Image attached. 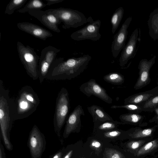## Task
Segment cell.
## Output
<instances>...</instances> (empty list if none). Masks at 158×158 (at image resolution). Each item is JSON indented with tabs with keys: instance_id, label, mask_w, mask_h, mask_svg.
<instances>
[{
	"instance_id": "1",
	"label": "cell",
	"mask_w": 158,
	"mask_h": 158,
	"mask_svg": "<svg viewBox=\"0 0 158 158\" xmlns=\"http://www.w3.org/2000/svg\"><path fill=\"white\" fill-rule=\"evenodd\" d=\"M91 59L88 54L72 57L66 60L63 57L56 58L52 64L46 79L64 80L74 78L85 69Z\"/></svg>"
},
{
	"instance_id": "2",
	"label": "cell",
	"mask_w": 158,
	"mask_h": 158,
	"mask_svg": "<svg viewBox=\"0 0 158 158\" xmlns=\"http://www.w3.org/2000/svg\"><path fill=\"white\" fill-rule=\"evenodd\" d=\"M15 100L10 97L9 90L5 87L3 81L0 80V137L9 151L13 149L10 133L15 120Z\"/></svg>"
},
{
	"instance_id": "3",
	"label": "cell",
	"mask_w": 158,
	"mask_h": 158,
	"mask_svg": "<svg viewBox=\"0 0 158 158\" xmlns=\"http://www.w3.org/2000/svg\"><path fill=\"white\" fill-rule=\"evenodd\" d=\"M40 101L38 95L31 86L26 85L22 87L15 99V120L29 116L36 110Z\"/></svg>"
},
{
	"instance_id": "4",
	"label": "cell",
	"mask_w": 158,
	"mask_h": 158,
	"mask_svg": "<svg viewBox=\"0 0 158 158\" xmlns=\"http://www.w3.org/2000/svg\"><path fill=\"white\" fill-rule=\"evenodd\" d=\"M70 108L68 92L65 87L62 88L56 98L53 118L54 131L60 139L61 129L66 121Z\"/></svg>"
},
{
	"instance_id": "5",
	"label": "cell",
	"mask_w": 158,
	"mask_h": 158,
	"mask_svg": "<svg viewBox=\"0 0 158 158\" xmlns=\"http://www.w3.org/2000/svg\"><path fill=\"white\" fill-rule=\"evenodd\" d=\"M17 45L19 58L27 73L33 80L38 79L40 57L30 46H25L19 41L17 42Z\"/></svg>"
},
{
	"instance_id": "6",
	"label": "cell",
	"mask_w": 158,
	"mask_h": 158,
	"mask_svg": "<svg viewBox=\"0 0 158 158\" xmlns=\"http://www.w3.org/2000/svg\"><path fill=\"white\" fill-rule=\"evenodd\" d=\"M45 11L56 16L63 23L62 27L65 29L77 28L87 23L84 15L77 10L60 7L48 9Z\"/></svg>"
},
{
	"instance_id": "7",
	"label": "cell",
	"mask_w": 158,
	"mask_h": 158,
	"mask_svg": "<svg viewBox=\"0 0 158 158\" xmlns=\"http://www.w3.org/2000/svg\"><path fill=\"white\" fill-rule=\"evenodd\" d=\"M88 23L82 28L73 32L70 35L71 38L75 41L86 40L97 41L101 38L99 33L101 21L99 19L94 21L91 16L87 18Z\"/></svg>"
},
{
	"instance_id": "8",
	"label": "cell",
	"mask_w": 158,
	"mask_h": 158,
	"mask_svg": "<svg viewBox=\"0 0 158 158\" xmlns=\"http://www.w3.org/2000/svg\"><path fill=\"white\" fill-rule=\"evenodd\" d=\"M60 49L51 46L46 47L41 51L39 63V80L42 84L46 79L49 69Z\"/></svg>"
},
{
	"instance_id": "9",
	"label": "cell",
	"mask_w": 158,
	"mask_h": 158,
	"mask_svg": "<svg viewBox=\"0 0 158 158\" xmlns=\"http://www.w3.org/2000/svg\"><path fill=\"white\" fill-rule=\"evenodd\" d=\"M46 145L44 135L35 125L30 132L27 142L31 158H41Z\"/></svg>"
},
{
	"instance_id": "10",
	"label": "cell",
	"mask_w": 158,
	"mask_h": 158,
	"mask_svg": "<svg viewBox=\"0 0 158 158\" xmlns=\"http://www.w3.org/2000/svg\"><path fill=\"white\" fill-rule=\"evenodd\" d=\"M107 143L93 135L88 137L83 143L82 154L86 158H103L104 150Z\"/></svg>"
},
{
	"instance_id": "11",
	"label": "cell",
	"mask_w": 158,
	"mask_h": 158,
	"mask_svg": "<svg viewBox=\"0 0 158 158\" xmlns=\"http://www.w3.org/2000/svg\"><path fill=\"white\" fill-rule=\"evenodd\" d=\"M79 89L88 97L94 95L106 103L109 104L112 103L113 100L106 90L94 79H91L81 84Z\"/></svg>"
},
{
	"instance_id": "12",
	"label": "cell",
	"mask_w": 158,
	"mask_h": 158,
	"mask_svg": "<svg viewBox=\"0 0 158 158\" xmlns=\"http://www.w3.org/2000/svg\"><path fill=\"white\" fill-rule=\"evenodd\" d=\"M85 115L82 106L79 105L76 106L67 117L63 137L67 138L72 133H78L81 130V116Z\"/></svg>"
},
{
	"instance_id": "13",
	"label": "cell",
	"mask_w": 158,
	"mask_h": 158,
	"mask_svg": "<svg viewBox=\"0 0 158 158\" xmlns=\"http://www.w3.org/2000/svg\"><path fill=\"white\" fill-rule=\"evenodd\" d=\"M132 20V17L127 18L114 36L111 49L113 56L114 58L118 57L120 52L125 46L128 32L127 29Z\"/></svg>"
},
{
	"instance_id": "14",
	"label": "cell",
	"mask_w": 158,
	"mask_h": 158,
	"mask_svg": "<svg viewBox=\"0 0 158 158\" xmlns=\"http://www.w3.org/2000/svg\"><path fill=\"white\" fill-rule=\"evenodd\" d=\"M31 16L39 21L44 25L53 31L59 33L61 31L58 25L61 21L53 14L42 10H31L27 12Z\"/></svg>"
},
{
	"instance_id": "15",
	"label": "cell",
	"mask_w": 158,
	"mask_h": 158,
	"mask_svg": "<svg viewBox=\"0 0 158 158\" xmlns=\"http://www.w3.org/2000/svg\"><path fill=\"white\" fill-rule=\"evenodd\" d=\"M139 32L137 28L134 30L127 44L123 49L119 60V64L121 67L125 66L133 57L136 50Z\"/></svg>"
},
{
	"instance_id": "16",
	"label": "cell",
	"mask_w": 158,
	"mask_h": 158,
	"mask_svg": "<svg viewBox=\"0 0 158 158\" xmlns=\"http://www.w3.org/2000/svg\"><path fill=\"white\" fill-rule=\"evenodd\" d=\"M17 26L21 30L44 40L53 36L52 34L48 30L30 22H19L17 23Z\"/></svg>"
},
{
	"instance_id": "17",
	"label": "cell",
	"mask_w": 158,
	"mask_h": 158,
	"mask_svg": "<svg viewBox=\"0 0 158 158\" xmlns=\"http://www.w3.org/2000/svg\"><path fill=\"white\" fill-rule=\"evenodd\" d=\"M156 58L154 55L148 60L144 59L140 61L139 65V77L134 87L135 89L141 88L148 84L149 80V71L155 63Z\"/></svg>"
},
{
	"instance_id": "18",
	"label": "cell",
	"mask_w": 158,
	"mask_h": 158,
	"mask_svg": "<svg viewBox=\"0 0 158 158\" xmlns=\"http://www.w3.org/2000/svg\"><path fill=\"white\" fill-rule=\"evenodd\" d=\"M93 135L108 143L123 141L129 139L128 131H124L118 128L96 132L93 134Z\"/></svg>"
},
{
	"instance_id": "19",
	"label": "cell",
	"mask_w": 158,
	"mask_h": 158,
	"mask_svg": "<svg viewBox=\"0 0 158 158\" xmlns=\"http://www.w3.org/2000/svg\"><path fill=\"white\" fill-rule=\"evenodd\" d=\"M103 158H135L131 153L126 151L119 146L111 143L106 144Z\"/></svg>"
},
{
	"instance_id": "20",
	"label": "cell",
	"mask_w": 158,
	"mask_h": 158,
	"mask_svg": "<svg viewBox=\"0 0 158 158\" xmlns=\"http://www.w3.org/2000/svg\"><path fill=\"white\" fill-rule=\"evenodd\" d=\"M154 137L138 139H129L124 142H120L119 146L126 151L135 156L139 149L145 144L151 141Z\"/></svg>"
},
{
	"instance_id": "21",
	"label": "cell",
	"mask_w": 158,
	"mask_h": 158,
	"mask_svg": "<svg viewBox=\"0 0 158 158\" xmlns=\"http://www.w3.org/2000/svg\"><path fill=\"white\" fill-rule=\"evenodd\" d=\"M158 152V138L153 139L143 145L135 156V158H144Z\"/></svg>"
},
{
	"instance_id": "22",
	"label": "cell",
	"mask_w": 158,
	"mask_h": 158,
	"mask_svg": "<svg viewBox=\"0 0 158 158\" xmlns=\"http://www.w3.org/2000/svg\"><path fill=\"white\" fill-rule=\"evenodd\" d=\"M87 109L92 116L94 123L113 120L112 118L101 106L93 105L88 106Z\"/></svg>"
},
{
	"instance_id": "23",
	"label": "cell",
	"mask_w": 158,
	"mask_h": 158,
	"mask_svg": "<svg viewBox=\"0 0 158 158\" xmlns=\"http://www.w3.org/2000/svg\"><path fill=\"white\" fill-rule=\"evenodd\" d=\"M82 140L67 145L62 158H78L82 154L83 144Z\"/></svg>"
},
{
	"instance_id": "24",
	"label": "cell",
	"mask_w": 158,
	"mask_h": 158,
	"mask_svg": "<svg viewBox=\"0 0 158 158\" xmlns=\"http://www.w3.org/2000/svg\"><path fill=\"white\" fill-rule=\"evenodd\" d=\"M148 24L150 36L154 40H158V8L150 14Z\"/></svg>"
},
{
	"instance_id": "25",
	"label": "cell",
	"mask_w": 158,
	"mask_h": 158,
	"mask_svg": "<svg viewBox=\"0 0 158 158\" xmlns=\"http://www.w3.org/2000/svg\"><path fill=\"white\" fill-rule=\"evenodd\" d=\"M154 127L145 129L133 128L127 130L129 139H138L154 137Z\"/></svg>"
},
{
	"instance_id": "26",
	"label": "cell",
	"mask_w": 158,
	"mask_h": 158,
	"mask_svg": "<svg viewBox=\"0 0 158 158\" xmlns=\"http://www.w3.org/2000/svg\"><path fill=\"white\" fill-rule=\"evenodd\" d=\"M124 124L113 119L104 122H98L94 123L93 134L96 132L107 131L117 128Z\"/></svg>"
},
{
	"instance_id": "27",
	"label": "cell",
	"mask_w": 158,
	"mask_h": 158,
	"mask_svg": "<svg viewBox=\"0 0 158 158\" xmlns=\"http://www.w3.org/2000/svg\"><path fill=\"white\" fill-rule=\"evenodd\" d=\"M46 6V4L41 0H30L17 11L19 13H24L31 10H40Z\"/></svg>"
},
{
	"instance_id": "28",
	"label": "cell",
	"mask_w": 158,
	"mask_h": 158,
	"mask_svg": "<svg viewBox=\"0 0 158 158\" xmlns=\"http://www.w3.org/2000/svg\"><path fill=\"white\" fill-rule=\"evenodd\" d=\"M153 96V94L149 93H143L135 94L125 99L124 103V104H135L148 101Z\"/></svg>"
},
{
	"instance_id": "29",
	"label": "cell",
	"mask_w": 158,
	"mask_h": 158,
	"mask_svg": "<svg viewBox=\"0 0 158 158\" xmlns=\"http://www.w3.org/2000/svg\"><path fill=\"white\" fill-rule=\"evenodd\" d=\"M124 12L123 8L120 7L117 8L112 15L110 19L112 25L111 31L114 34L118 28L123 18Z\"/></svg>"
},
{
	"instance_id": "30",
	"label": "cell",
	"mask_w": 158,
	"mask_h": 158,
	"mask_svg": "<svg viewBox=\"0 0 158 158\" xmlns=\"http://www.w3.org/2000/svg\"><path fill=\"white\" fill-rule=\"evenodd\" d=\"M103 79L107 82L115 85H120L124 81V76L118 72H112L105 75Z\"/></svg>"
},
{
	"instance_id": "31",
	"label": "cell",
	"mask_w": 158,
	"mask_h": 158,
	"mask_svg": "<svg viewBox=\"0 0 158 158\" xmlns=\"http://www.w3.org/2000/svg\"><path fill=\"white\" fill-rule=\"evenodd\" d=\"M119 118L124 124L135 125L141 121L142 116L136 114L128 113L121 115Z\"/></svg>"
},
{
	"instance_id": "32",
	"label": "cell",
	"mask_w": 158,
	"mask_h": 158,
	"mask_svg": "<svg viewBox=\"0 0 158 158\" xmlns=\"http://www.w3.org/2000/svg\"><path fill=\"white\" fill-rule=\"evenodd\" d=\"M28 0H11L7 4L5 13L8 15L12 14L17 9L23 7Z\"/></svg>"
},
{
	"instance_id": "33",
	"label": "cell",
	"mask_w": 158,
	"mask_h": 158,
	"mask_svg": "<svg viewBox=\"0 0 158 158\" xmlns=\"http://www.w3.org/2000/svg\"><path fill=\"white\" fill-rule=\"evenodd\" d=\"M111 109H117L123 108L131 111H137L141 110V108L140 107L135 104H127L123 105H114L110 107Z\"/></svg>"
},
{
	"instance_id": "34",
	"label": "cell",
	"mask_w": 158,
	"mask_h": 158,
	"mask_svg": "<svg viewBox=\"0 0 158 158\" xmlns=\"http://www.w3.org/2000/svg\"><path fill=\"white\" fill-rule=\"evenodd\" d=\"M158 104V95L155 96L147 101L144 103V108H151L154 107Z\"/></svg>"
},
{
	"instance_id": "35",
	"label": "cell",
	"mask_w": 158,
	"mask_h": 158,
	"mask_svg": "<svg viewBox=\"0 0 158 158\" xmlns=\"http://www.w3.org/2000/svg\"><path fill=\"white\" fill-rule=\"evenodd\" d=\"M65 149V147L59 150L56 153L51 156L49 158H62Z\"/></svg>"
},
{
	"instance_id": "36",
	"label": "cell",
	"mask_w": 158,
	"mask_h": 158,
	"mask_svg": "<svg viewBox=\"0 0 158 158\" xmlns=\"http://www.w3.org/2000/svg\"><path fill=\"white\" fill-rule=\"evenodd\" d=\"M47 2V6H50L54 4L60 3L64 0H44Z\"/></svg>"
},
{
	"instance_id": "37",
	"label": "cell",
	"mask_w": 158,
	"mask_h": 158,
	"mask_svg": "<svg viewBox=\"0 0 158 158\" xmlns=\"http://www.w3.org/2000/svg\"><path fill=\"white\" fill-rule=\"evenodd\" d=\"M1 137L0 139V158H6L5 153L3 145L1 142Z\"/></svg>"
},
{
	"instance_id": "38",
	"label": "cell",
	"mask_w": 158,
	"mask_h": 158,
	"mask_svg": "<svg viewBox=\"0 0 158 158\" xmlns=\"http://www.w3.org/2000/svg\"><path fill=\"white\" fill-rule=\"evenodd\" d=\"M78 158H86L82 153Z\"/></svg>"
},
{
	"instance_id": "39",
	"label": "cell",
	"mask_w": 158,
	"mask_h": 158,
	"mask_svg": "<svg viewBox=\"0 0 158 158\" xmlns=\"http://www.w3.org/2000/svg\"><path fill=\"white\" fill-rule=\"evenodd\" d=\"M155 111H156V114H157V115L158 117V108H156L155 109Z\"/></svg>"
},
{
	"instance_id": "40",
	"label": "cell",
	"mask_w": 158,
	"mask_h": 158,
	"mask_svg": "<svg viewBox=\"0 0 158 158\" xmlns=\"http://www.w3.org/2000/svg\"><path fill=\"white\" fill-rule=\"evenodd\" d=\"M157 158V156L156 157H152V158Z\"/></svg>"
}]
</instances>
